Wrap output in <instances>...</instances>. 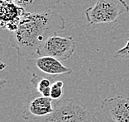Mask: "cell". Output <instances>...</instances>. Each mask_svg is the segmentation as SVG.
Segmentation results:
<instances>
[{
    "label": "cell",
    "instance_id": "9c48e42d",
    "mask_svg": "<svg viewBox=\"0 0 129 122\" xmlns=\"http://www.w3.org/2000/svg\"><path fill=\"white\" fill-rule=\"evenodd\" d=\"M54 111V105H52L51 97H45L42 96L36 97L29 103V111L31 115L38 117H45L51 114Z\"/></svg>",
    "mask_w": 129,
    "mask_h": 122
},
{
    "label": "cell",
    "instance_id": "3957f363",
    "mask_svg": "<svg viewBox=\"0 0 129 122\" xmlns=\"http://www.w3.org/2000/svg\"><path fill=\"white\" fill-rule=\"evenodd\" d=\"M128 13L129 5L125 0H97L86 9L85 17L89 25H95L115 22L122 14Z\"/></svg>",
    "mask_w": 129,
    "mask_h": 122
},
{
    "label": "cell",
    "instance_id": "8fae6325",
    "mask_svg": "<svg viewBox=\"0 0 129 122\" xmlns=\"http://www.w3.org/2000/svg\"><path fill=\"white\" fill-rule=\"evenodd\" d=\"M113 57L115 59L120 61L126 66L129 67V37L127 40L126 45L122 48L114 52Z\"/></svg>",
    "mask_w": 129,
    "mask_h": 122
},
{
    "label": "cell",
    "instance_id": "ba28073f",
    "mask_svg": "<svg viewBox=\"0 0 129 122\" xmlns=\"http://www.w3.org/2000/svg\"><path fill=\"white\" fill-rule=\"evenodd\" d=\"M29 13H42L52 11L60 0H11Z\"/></svg>",
    "mask_w": 129,
    "mask_h": 122
},
{
    "label": "cell",
    "instance_id": "52a82bcc",
    "mask_svg": "<svg viewBox=\"0 0 129 122\" xmlns=\"http://www.w3.org/2000/svg\"><path fill=\"white\" fill-rule=\"evenodd\" d=\"M0 5L2 28L14 32L17 30L20 22L27 12L11 0H1Z\"/></svg>",
    "mask_w": 129,
    "mask_h": 122
},
{
    "label": "cell",
    "instance_id": "7a4b0ae2",
    "mask_svg": "<svg viewBox=\"0 0 129 122\" xmlns=\"http://www.w3.org/2000/svg\"><path fill=\"white\" fill-rule=\"evenodd\" d=\"M93 115L76 97L60 100L54 104V111L39 122H92Z\"/></svg>",
    "mask_w": 129,
    "mask_h": 122
},
{
    "label": "cell",
    "instance_id": "277c9868",
    "mask_svg": "<svg viewBox=\"0 0 129 122\" xmlns=\"http://www.w3.org/2000/svg\"><path fill=\"white\" fill-rule=\"evenodd\" d=\"M76 44L73 36L55 35L46 40L37 52V56H50L60 61L68 59L75 53Z\"/></svg>",
    "mask_w": 129,
    "mask_h": 122
},
{
    "label": "cell",
    "instance_id": "6da1fadb",
    "mask_svg": "<svg viewBox=\"0 0 129 122\" xmlns=\"http://www.w3.org/2000/svg\"><path fill=\"white\" fill-rule=\"evenodd\" d=\"M66 19L53 10L42 13H27L17 30L11 32L10 44L18 55L30 60L37 58L43 43L60 31L66 29Z\"/></svg>",
    "mask_w": 129,
    "mask_h": 122
},
{
    "label": "cell",
    "instance_id": "7c38bea8",
    "mask_svg": "<svg viewBox=\"0 0 129 122\" xmlns=\"http://www.w3.org/2000/svg\"><path fill=\"white\" fill-rule=\"evenodd\" d=\"M64 83L62 81H56L52 83L51 88V98L52 100H60L63 95Z\"/></svg>",
    "mask_w": 129,
    "mask_h": 122
},
{
    "label": "cell",
    "instance_id": "30bf717a",
    "mask_svg": "<svg viewBox=\"0 0 129 122\" xmlns=\"http://www.w3.org/2000/svg\"><path fill=\"white\" fill-rule=\"evenodd\" d=\"M31 83L36 88L38 93H40L42 97H51V88L52 85L51 78L39 76L33 73L31 79Z\"/></svg>",
    "mask_w": 129,
    "mask_h": 122
},
{
    "label": "cell",
    "instance_id": "5b68a950",
    "mask_svg": "<svg viewBox=\"0 0 129 122\" xmlns=\"http://www.w3.org/2000/svg\"><path fill=\"white\" fill-rule=\"evenodd\" d=\"M27 69L31 73L37 69L51 78L61 75H69L73 72L72 69L64 66L60 60L50 56H38L28 60Z\"/></svg>",
    "mask_w": 129,
    "mask_h": 122
},
{
    "label": "cell",
    "instance_id": "4fadbf2b",
    "mask_svg": "<svg viewBox=\"0 0 129 122\" xmlns=\"http://www.w3.org/2000/svg\"><path fill=\"white\" fill-rule=\"evenodd\" d=\"M92 122H116L111 118H109L107 115H105L104 112L101 111H96L94 115H93Z\"/></svg>",
    "mask_w": 129,
    "mask_h": 122
},
{
    "label": "cell",
    "instance_id": "8992f818",
    "mask_svg": "<svg viewBox=\"0 0 129 122\" xmlns=\"http://www.w3.org/2000/svg\"><path fill=\"white\" fill-rule=\"evenodd\" d=\"M102 111L116 122H129V97L118 95L105 98L101 103Z\"/></svg>",
    "mask_w": 129,
    "mask_h": 122
}]
</instances>
